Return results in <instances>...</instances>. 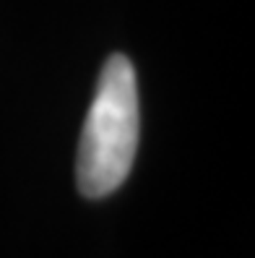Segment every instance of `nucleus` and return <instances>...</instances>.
I'll list each match as a JSON object with an SVG mask.
<instances>
[{
	"label": "nucleus",
	"instance_id": "obj_1",
	"mask_svg": "<svg viewBox=\"0 0 255 258\" xmlns=\"http://www.w3.org/2000/svg\"><path fill=\"white\" fill-rule=\"evenodd\" d=\"M138 133L136 68L128 55L115 52L102 66L78 141L76 185L86 199H107L128 180L138 151Z\"/></svg>",
	"mask_w": 255,
	"mask_h": 258
}]
</instances>
